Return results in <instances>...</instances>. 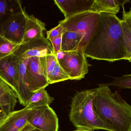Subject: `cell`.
<instances>
[{"instance_id": "obj_1", "label": "cell", "mask_w": 131, "mask_h": 131, "mask_svg": "<svg viewBox=\"0 0 131 131\" xmlns=\"http://www.w3.org/2000/svg\"><path fill=\"white\" fill-rule=\"evenodd\" d=\"M86 57L114 62L128 60L121 20L115 14L101 13L92 37L85 49Z\"/></svg>"}, {"instance_id": "obj_2", "label": "cell", "mask_w": 131, "mask_h": 131, "mask_svg": "<svg viewBox=\"0 0 131 131\" xmlns=\"http://www.w3.org/2000/svg\"><path fill=\"white\" fill-rule=\"evenodd\" d=\"M93 108L108 131H131V106L103 84L95 89Z\"/></svg>"}, {"instance_id": "obj_3", "label": "cell", "mask_w": 131, "mask_h": 131, "mask_svg": "<svg viewBox=\"0 0 131 131\" xmlns=\"http://www.w3.org/2000/svg\"><path fill=\"white\" fill-rule=\"evenodd\" d=\"M95 89L77 92L72 99L70 105V121L77 129H104V124L93 111L92 102Z\"/></svg>"}, {"instance_id": "obj_4", "label": "cell", "mask_w": 131, "mask_h": 131, "mask_svg": "<svg viewBox=\"0 0 131 131\" xmlns=\"http://www.w3.org/2000/svg\"><path fill=\"white\" fill-rule=\"evenodd\" d=\"M100 17V13L86 11L71 16L59 22L65 31L81 34L84 36V49L93 36Z\"/></svg>"}, {"instance_id": "obj_5", "label": "cell", "mask_w": 131, "mask_h": 131, "mask_svg": "<svg viewBox=\"0 0 131 131\" xmlns=\"http://www.w3.org/2000/svg\"><path fill=\"white\" fill-rule=\"evenodd\" d=\"M64 56L57 60L70 80H80L89 72V64L85 54V49L81 47L77 50L63 52Z\"/></svg>"}, {"instance_id": "obj_6", "label": "cell", "mask_w": 131, "mask_h": 131, "mask_svg": "<svg viewBox=\"0 0 131 131\" xmlns=\"http://www.w3.org/2000/svg\"><path fill=\"white\" fill-rule=\"evenodd\" d=\"M27 15L22 8L10 14L0 26V35L12 42L21 44Z\"/></svg>"}, {"instance_id": "obj_7", "label": "cell", "mask_w": 131, "mask_h": 131, "mask_svg": "<svg viewBox=\"0 0 131 131\" xmlns=\"http://www.w3.org/2000/svg\"><path fill=\"white\" fill-rule=\"evenodd\" d=\"M26 72L32 93L49 85L46 56L29 58Z\"/></svg>"}, {"instance_id": "obj_8", "label": "cell", "mask_w": 131, "mask_h": 131, "mask_svg": "<svg viewBox=\"0 0 131 131\" xmlns=\"http://www.w3.org/2000/svg\"><path fill=\"white\" fill-rule=\"evenodd\" d=\"M28 122L42 131H58L59 120L55 111L48 105L31 109Z\"/></svg>"}, {"instance_id": "obj_9", "label": "cell", "mask_w": 131, "mask_h": 131, "mask_svg": "<svg viewBox=\"0 0 131 131\" xmlns=\"http://www.w3.org/2000/svg\"><path fill=\"white\" fill-rule=\"evenodd\" d=\"M13 54L18 58L26 59L33 57H44L54 53L51 43L43 36L21 43Z\"/></svg>"}, {"instance_id": "obj_10", "label": "cell", "mask_w": 131, "mask_h": 131, "mask_svg": "<svg viewBox=\"0 0 131 131\" xmlns=\"http://www.w3.org/2000/svg\"><path fill=\"white\" fill-rule=\"evenodd\" d=\"M18 59L13 53L0 59V79L11 88L16 96L18 93Z\"/></svg>"}, {"instance_id": "obj_11", "label": "cell", "mask_w": 131, "mask_h": 131, "mask_svg": "<svg viewBox=\"0 0 131 131\" xmlns=\"http://www.w3.org/2000/svg\"><path fill=\"white\" fill-rule=\"evenodd\" d=\"M18 93L17 100L20 105L26 107L27 101L32 95L29 82L26 75V67L29 59L18 58Z\"/></svg>"}, {"instance_id": "obj_12", "label": "cell", "mask_w": 131, "mask_h": 131, "mask_svg": "<svg viewBox=\"0 0 131 131\" xmlns=\"http://www.w3.org/2000/svg\"><path fill=\"white\" fill-rule=\"evenodd\" d=\"M94 0H54L55 4L64 14L65 19L90 9Z\"/></svg>"}, {"instance_id": "obj_13", "label": "cell", "mask_w": 131, "mask_h": 131, "mask_svg": "<svg viewBox=\"0 0 131 131\" xmlns=\"http://www.w3.org/2000/svg\"><path fill=\"white\" fill-rule=\"evenodd\" d=\"M31 109L27 106L20 110L8 114L4 122L0 126V131H19L27 122Z\"/></svg>"}, {"instance_id": "obj_14", "label": "cell", "mask_w": 131, "mask_h": 131, "mask_svg": "<svg viewBox=\"0 0 131 131\" xmlns=\"http://www.w3.org/2000/svg\"><path fill=\"white\" fill-rule=\"evenodd\" d=\"M45 30L46 24L44 23L33 15H27L22 43L43 36V32Z\"/></svg>"}, {"instance_id": "obj_15", "label": "cell", "mask_w": 131, "mask_h": 131, "mask_svg": "<svg viewBox=\"0 0 131 131\" xmlns=\"http://www.w3.org/2000/svg\"><path fill=\"white\" fill-rule=\"evenodd\" d=\"M0 101L1 110L9 114L14 111L18 100L16 95L3 81L0 79Z\"/></svg>"}, {"instance_id": "obj_16", "label": "cell", "mask_w": 131, "mask_h": 131, "mask_svg": "<svg viewBox=\"0 0 131 131\" xmlns=\"http://www.w3.org/2000/svg\"><path fill=\"white\" fill-rule=\"evenodd\" d=\"M84 36L81 34L65 31L62 35L61 51L70 52L83 47Z\"/></svg>"}, {"instance_id": "obj_17", "label": "cell", "mask_w": 131, "mask_h": 131, "mask_svg": "<svg viewBox=\"0 0 131 131\" xmlns=\"http://www.w3.org/2000/svg\"><path fill=\"white\" fill-rule=\"evenodd\" d=\"M120 6L118 0H94L89 11L115 14L119 12Z\"/></svg>"}, {"instance_id": "obj_18", "label": "cell", "mask_w": 131, "mask_h": 131, "mask_svg": "<svg viewBox=\"0 0 131 131\" xmlns=\"http://www.w3.org/2000/svg\"><path fill=\"white\" fill-rule=\"evenodd\" d=\"M123 9V20H121L122 29L125 43L126 48L128 61L131 62V9L129 12L125 11L124 5L122 6Z\"/></svg>"}, {"instance_id": "obj_19", "label": "cell", "mask_w": 131, "mask_h": 131, "mask_svg": "<svg viewBox=\"0 0 131 131\" xmlns=\"http://www.w3.org/2000/svg\"><path fill=\"white\" fill-rule=\"evenodd\" d=\"M54 99L51 97L45 89H41L33 93L27 101L26 106L30 109L48 105L50 106Z\"/></svg>"}, {"instance_id": "obj_20", "label": "cell", "mask_w": 131, "mask_h": 131, "mask_svg": "<svg viewBox=\"0 0 131 131\" xmlns=\"http://www.w3.org/2000/svg\"><path fill=\"white\" fill-rule=\"evenodd\" d=\"M22 8L19 1L0 0V26L10 14Z\"/></svg>"}, {"instance_id": "obj_21", "label": "cell", "mask_w": 131, "mask_h": 131, "mask_svg": "<svg viewBox=\"0 0 131 131\" xmlns=\"http://www.w3.org/2000/svg\"><path fill=\"white\" fill-rule=\"evenodd\" d=\"M20 45L12 42L0 35V59L13 54Z\"/></svg>"}, {"instance_id": "obj_22", "label": "cell", "mask_w": 131, "mask_h": 131, "mask_svg": "<svg viewBox=\"0 0 131 131\" xmlns=\"http://www.w3.org/2000/svg\"><path fill=\"white\" fill-rule=\"evenodd\" d=\"M68 80H70L69 77L60 66L58 62L49 77L48 78V82L49 85Z\"/></svg>"}, {"instance_id": "obj_23", "label": "cell", "mask_w": 131, "mask_h": 131, "mask_svg": "<svg viewBox=\"0 0 131 131\" xmlns=\"http://www.w3.org/2000/svg\"><path fill=\"white\" fill-rule=\"evenodd\" d=\"M104 85L115 86L121 89H130L131 88V75L127 74L119 77H115L112 82L103 84Z\"/></svg>"}, {"instance_id": "obj_24", "label": "cell", "mask_w": 131, "mask_h": 131, "mask_svg": "<svg viewBox=\"0 0 131 131\" xmlns=\"http://www.w3.org/2000/svg\"><path fill=\"white\" fill-rule=\"evenodd\" d=\"M46 61L48 79L58 62V60L56 54H53L46 56Z\"/></svg>"}, {"instance_id": "obj_25", "label": "cell", "mask_w": 131, "mask_h": 131, "mask_svg": "<svg viewBox=\"0 0 131 131\" xmlns=\"http://www.w3.org/2000/svg\"><path fill=\"white\" fill-rule=\"evenodd\" d=\"M65 30L61 25L59 24L57 26L47 32V39L49 40L51 38L62 35Z\"/></svg>"}, {"instance_id": "obj_26", "label": "cell", "mask_w": 131, "mask_h": 131, "mask_svg": "<svg viewBox=\"0 0 131 131\" xmlns=\"http://www.w3.org/2000/svg\"><path fill=\"white\" fill-rule=\"evenodd\" d=\"M62 38V35H61L50 39L49 41L52 46L54 54L56 55L61 51Z\"/></svg>"}, {"instance_id": "obj_27", "label": "cell", "mask_w": 131, "mask_h": 131, "mask_svg": "<svg viewBox=\"0 0 131 131\" xmlns=\"http://www.w3.org/2000/svg\"><path fill=\"white\" fill-rule=\"evenodd\" d=\"M19 131H42L38 128H36L27 121Z\"/></svg>"}, {"instance_id": "obj_28", "label": "cell", "mask_w": 131, "mask_h": 131, "mask_svg": "<svg viewBox=\"0 0 131 131\" xmlns=\"http://www.w3.org/2000/svg\"><path fill=\"white\" fill-rule=\"evenodd\" d=\"M8 116V114L3 112L0 109V126L2 125Z\"/></svg>"}, {"instance_id": "obj_29", "label": "cell", "mask_w": 131, "mask_h": 131, "mask_svg": "<svg viewBox=\"0 0 131 131\" xmlns=\"http://www.w3.org/2000/svg\"><path fill=\"white\" fill-rule=\"evenodd\" d=\"M74 131H93L92 130H89V129H77Z\"/></svg>"}, {"instance_id": "obj_30", "label": "cell", "mask_w": 131, "mask_h": 131, "mask_svg": "<svg viewBox=\"0 0 131 131\" xmlns=\"http://www.w3.org/2000/svg\"><path fill=\"white\" fill-rule=\"evenodd\" d=\"M1 101H0V109H1Z\"/></svg>"}]
</instances>
